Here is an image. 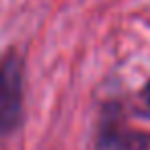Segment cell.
<instances>
[{"instance_id": "cell-3", "label": "cell", "mask_w": 150, "mask_h": 150, "mask_svg": "<svg viewBox=\"0 0 150 150\" xmlns=\"http://www.w3.org/2000/svg\"><path fill=\"white\" fill-rule=\"evenodd\" d=\"M125 150H150V132H132L125 136Z\"/></svg>"}, {"instance_id": "cell-4", "label": "cell", "mask_w": 150, "mask_h": 150, "mask_svg": "<svg viewBox=\"0 0 150 150\" xmlns=\"http://www.w3.org/2000/svg\"><path fill=\"white\" fill-rule=\"evenodd\" d=\"M144 97H146V101H148V105H150V82H148L146 88H144Z\"/></svg>"}, {"instance_id": "cell-2", "label": "cell", "mask_w": 150, "mask_h": 150, "mask_svg": "<svg viewBox=\"0 0 150 150\" xmlns=\"http://www.w3.org/2000/svg\"><path fill=\"white\" fill-rule=\"evenodd\" d=\"M95 150H125V136H121L115 125H107L101 129Z\"/></svg>"}, {"instance_id": "cell-1", "label": "cell", "mask_w": 150, "mask_h": 150, "mask_svg": "<svg viewBox=\"0 0 150 150\" xmlns=\"http://www.w3.org/2000/svg\"><path fill=\"white\" fill-rule=\"evenodd\" d=\"M23 117V64L17 54L0 62V136L17 129Z\"/></svg>"}]
</instances>
